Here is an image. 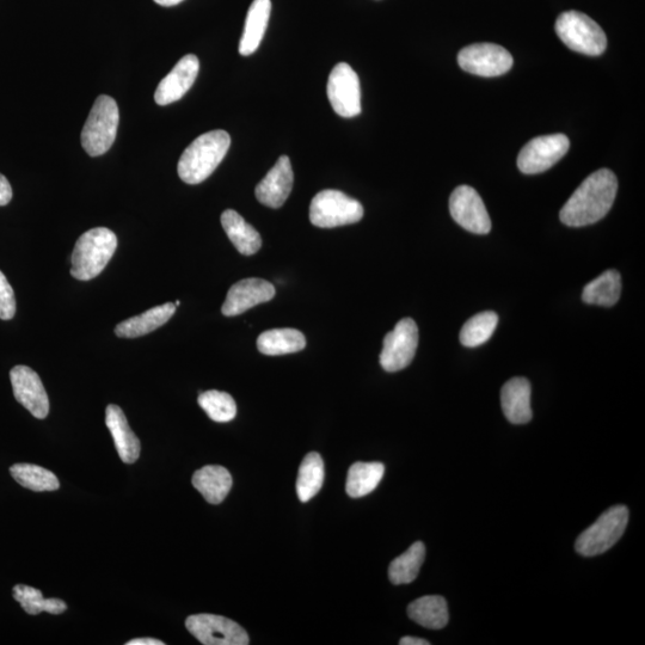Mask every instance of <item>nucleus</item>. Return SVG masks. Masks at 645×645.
Returning a JSON list of instances; mask_svg holds the SVG:
<instances>
[{"mask_svg": "<svg viewBox=\"0 0 645 645\" xmlns=\"http://www.w3.org/2000/svg\"><path fill=\"white\" fill-rule=\"evenodd\" d=\"M270 12H272L270 0H254L250 5L242 39L239 42V53L243 57L255 53L260 47L268 27Z\"/></svg>", "mask_w": 645, "mask_h": 645, "instance_id": "obj_21", "label": "nucleus"}, {"mask_svg": "<svg viewBox=\"0 0 645 645\" xmlns=\"http://www.w3.org/2000/svg\"><path fill=\"white\" fill-rule=\"evenodd\" d=\"M458 63L472 75L497 77L512 69L513 57L507 49L495 43H475L459 52Z\"/></svg>", "mask_w": 645, "mask_h": 645, "instance_id": "obj_10", "label": "nucleus"}, {"mask_svg": "<svg viewBox=\"0 0 645 645\" xmlns=\"http://www.w3.org/2000/svg\"><path fill=\"white\" fill-rule=\"evenodd\" d=\"M499 323V317L493 311H485L473 316L460 331V342L463 346L475 348L490 340Z\"/></svg>", "mask_w": 645, "mask_h": 645, "instance_id": "obj_30", "label": "nucleus"}, {"mask_svg": "<svg viewBox=\"0 0 645 645\" xmlns=\"http://www.w3.org/2000/svg\"><path fill=\"white\" fill-rule=\"evenodd\" d=\"M450 212L457 224L476 235H488L491 220L484 202L475 189L460 186L450 198Z\"/></svg>", "mask_w": 645, "mask_h": 645, "instance_id": "obj_13", "label": "nucleus"}, {"mask_svg": "<svg viewBox=\"0 0 645 645\" xmlns=\"http://www.w3.org/2000/svg\"><path fill=\"white\" fill-rule=\"evenodd\" d=\"M198 402L208 417L215 422H230L237 415L235 399L229 393L217 390L202 392Z\"/></svg>", "mask_w": 645, "mask_h": 645, "instance_id": "obj_33", "label": "nucleus"}, {"mask_svg": "<svg viewBox=\"0 0 645 645\" xmlns=\"http://www.w3.org/2000/svg\"><path fill=\"white\" fill-rule=\"evenodd\" d=\"M294 175L290 158L282 156L266 177L257 184L255 195L262 205L280 208L293 188Z\"/></svg>", "mask_w": 645, "mask_h": 645, "instance_id": "obj_17", "label": "nucleus"}, {"mask_svg": "<svg viewBox=\"0 0 645 645\" xmlns=\"http://www.w3.org/2000/svg\"><path fill=\"white\" fill-rule=\"evenodd\" d=\"M199 70V59L194 54H188L178 61L174 69L158 85L155 94L158 106H168L180 101L192 88L198 78Z\"/></svg>", "mask_w": 645, "mask_h": 645, "instance_id": "obj_16", "label": "nucleus"}, {"mask_svg": "<svg viewBox=\"0 0 645 645\" xmlns=\"http://www.w3.org/2000/svg\"><path fill=\"white\" fill-rule=\"evenodd\" d=\"M12 199V188L8 178L0 174V206H6Z\"/></svg>", "mask_w": 645, "mask_h": 645, "instance_id": "obj_35", "label": "nucleus"}, {"mask_svg": "<svg viewBox=\"0 0 645 645\" xmlns=\"http://www.w3.org/2000/svg\"><path fill=\"white\" fill-rule=\"evenodd\" d=\"M230 146V134L221 129L200 135L184 150L178 162L181 180L188 184L206 181L223 162Z\"/></svg>", "mask_w": 645, "mask_h": 645, "instance_id": "obj_2", "label": "nucleus"}, {"mask_svg": "<svg viewBox=\"0 0 645 645\" xmlns=\"http://www.w3.org/2000/svg\"><path fill=\"white\" fill-rule=\"evenodd\" d=\"M629 522V509L625 506H614L587 530L580 534L575 549L580 555L593 557L604 554L622 538Z\"/></svg>", "mask_w": 645, "mask_h": 645, "instance_id": "obj_6", "label": "nucleus"}, {"mask_svg": "<svg viewBox=\"0 0 645 645\" xmlns=\"http://www.w3.org/2000/svg\"><path fill=\"white\" fill-rule=\"evenodd\" d=\"M127 645H164L162 641L153 640V638H137L126 643Z\"/></svg>", "mask_w": 645, "mask_h": 645, "instance_id": "obj_36", "label": "nucleus"}, {"mask_svg": "<svg viewBox=\"0 0 645 645\" xmlns=\"http://www.w3.org/2000/svg\"><path fill=\"white\" fill-rule=\"evenodd\" d=\"M306 347L303 333L296 329L264 331L257 339V348L264 355L279 356L298 353Z\"/></svg>", "mask_w": 645, "mask_h": 645, "instance_id": "obj_25", "label": "nucleus"}, {"mask_svg": "<svg viewBox=\"0 0 645 645\" xmlns=\"http://www.w3.org/2000/svg\"><path fill=\"white\" fill-rule=\"evenodd\" d=\"M186 628L205 645H248L249 636L241 625L215 614H195L186 620Z\"/></svg>", "mask_w": 645, "mask_h": 645, "instance_id": "obj_9", "label": "nucleus"}, {"mask_svg": "<svg viewBox=\"0 0 645 645\" xmlns=\"http://www.w3.org/2000/svg\"><path fill=\"white\" fill-rule=\"evenodd\" d=\"M503 414L513 425H525L532 420L531 384L525 378H513L502 387Z\"/></svg>", "mask_w": 645, "mask_h": 645, "instance_id": "obj_18", "label": "nucleus"}, {"mask_svg": "<svg viewBox=\"0 0 645 645\" xmlns=\"http://www.w3.org/2000/svg\"><path fill=\"white\" fill-rule=\"evenodd\" d=\"M384 473L382 463H355L348 471L347 494L354 499L371 494L382 482Z\"/></svg>", "mask_w": 645, "mask_h": 645, "instance_id": "obj_27", "label": "nucleus"}, {"mask_svg": "<svg viewBox=\"0 0 645 645\" xmlns=\"http://www.w3.org/2000/svg\"><path fill=\"white\" fill-rule=\"evenodd\" d=\"M622 294V278L617 270H607L589 282L582 293V300L589 305L610 307L616 305Z\"/></svg>", "mask_w": 645, "mask_h": 645, "instance_id": "obj_26", "label": "nucleus"}, {"mask_svg": "<svg viewBox=\"0 0 645 645\" xmlns=\"http://www.w3.org/2000/svg\"><path fill=\"white\" fill-rule=\"evenodd\" d=\"M180 304H181L180 301H176L175 306L178 307L180 306Z\"/></svg>", "mask_w": 645, "mask_h": 645, "instance_id": "obj_39", "label": "nucleus"}, {"mask_svg": "<svg viewBox=\"0 0 645 645\" xmlns=\"http://www.w3.org/2000/svg\"><path fill=\"white\" fill-rule=\"evenodd\" d=\"M119 122V107L114 98L98 97L81 135L82 145L89 156L98 157L109 151L118 134Z\"/></svg>", "mask_w": 645, "mask_h": 645, "instance_id": "obj_4", "label": "nucleus"}, {"mask_svg": "<svg viewBox=\"0 0 645 645\" xmlns=\"http://www.w3.org/2000/svg\"><path fill=\"white\" fill-rule=\"evenodd\" d=\"M275 297V287L262 279H245L230 288L223 305V315L235 317Z\"/></svg>", "mask_w": 645, "mask_h": 645, "instance_id": "obj_15", "label": "nucleus"}, {"mask_svg": "<svg viewBox=\"0 0 645 645\" xmlns=\"http://www.w3.org/2000/svg\"><path fill=\"white\" fill-rule=\"evenodd\" d=\"M221 225L235 248L245 256L257 253L262 247V238L253 226L236 211L227 210L221 214Z\"/></svg>", "mask_w": 645, "mask_h": 645, "instance_id": "obj_23", "label": "nucleus"}, {"mask_svg": "<svg viewBox=\"0 0 645 645\" xmlns=\"http://www.w3.org/2000/svg\"><path fill=\"white\" fill-rule=\"evenodd\" d=\"M10 472L17 483L33 491H54L60 487L57 476L38 465L16 464L11 466Z\"/></svg>", "mask_w": 645, "mask_h": 645, "instance_id": "obj_31", "label": "nucleus"}, {"mask_svg": "<svg viewBox=\"0 0 645 645\" xmlns=\"http://www.w3.org/2000/svg\"><path fill=\"white\" fill-rule=\"evenodd\" d=\"M175 304L167 303L118 324L115 334L121 339H137L163 327L174 316Z\"/></svg>", "mask_w": 645, "mask_h": 645, "instance_id": "obj_20", "label": "nucleus"}, {"mask_svg": "<svg viewBox=\"0 0 645 645\" xmlns=\"http://www.w3.org/2000/svg\"><path fill=\"white\" fill-rule=\"evenodd\" d=\"M14 598L20 602L23 610L32 616L47 612L51 614H61L67 610L65 601L60 599H46L39 589L17 585L14 588Z\"/></svg>", "mask_w": 645, "mask_h": 645, "instance_id": "obj_32", "label": "nucleus"}, {"mask_svg": "<svg viewBox=\"0 0 645 645\" xmlns=\"http://www.w3.org/2000/svg\"><path fill=\"white\" fill-rule=\"evenodd\" d=\"M161 6H175L183 2V0H155Z\"/></svg>", "mask_w": 645, "mask_h": 645, "instance_id": "obj_38", "label": "nucleus"}, {"mask_svg": "<svg viewBox=\"0 0 645 645\" xmlns=\"http://www.w3.org/2000/svg\"><path fill=\"white\" fill-rule=\"evenodd\" d=\"M426 558V546L417 542L408 551L392 561L389 568V579L393 585H408L419 576Z\"/></svg>", "mask_w": 645, "mask_h": 645, "instance_id": "obj_29", "label": "nucleus"}, {"mask_svg": "<svg viewBox=\"0 0 645 645\" xmlns=\"http://www.w3.org/2000/svg\"><path fill=\"white\" fill-rule=\"evenodd\" d=\"M118 248V238L107 227H96L78 238L71 257V275L89 281L108 266Z\"/></svg>", "mask_w": 645, "mask_h": 645, "instance_id": "obj_3", "label": "nucleus"}, {"mask_svg": "<svg viewBox=\"0 0 645 645\" xmlns=\"http://www.w3.org/2000/svg\"><path fill=\"white\" fill-rule=\"evenodd\" d=\"M106 425L113 436L116 451L122 462L126 464L137 462L141 450L140 441L129 427L124 411L118 405H108Z\"/></svg>", "mask_w": 645, "mask_h": 645, "instance_id": "obj_19", "label": "nucleus"}, {"mask_svg": "<svg viewBox=\"0 0 645 645\" xmlns=\"http://www.w3.org/2000/svg\"><path fill=\"white\" fill-rule=\"evenodd\" d=\"M327 90L331 107L337 115L352 119L361 114L360 79L348 64L340 63L334 67Z\"/></svg>", "mask_w": 645, "mask_h": 645, "instance_id": "obj_12", "label": "nucleus"}, {"mask_svg": "<svg viewBox=\"0 0 645 645\" xmlns=\"http://www.w3.org/2000/svg\"><path fill=\"white\" fill-rule=\"evenodd\" d=\"M399 644L401 645H429L430 643L426 640H422V638H417V637H403L401 641H399Z\"/></svg>", "mask_w": 645, "mask_h": 645, "instance_id": "obj_37", "label": "nucleus"}, {"mask_svg": "<svg viewBox=\"0 0 645 645\" xmlns=\"http://www.w3.org/2000/svg\"><path fill=\"white\" fill-rule=\"evenodd\" d=\"M417 346H419V328L414 319L404 318L385 336L380 365L386 372L404 370L414 360Z\"/></svg>", "mask_w": 645, "mask_h": 645, "instance_id": "obj_8", "label": "nucleus"}, {"mask_svg": "<svg viewBox=\"0 0 645 645\" xmlns=\"http://www.w3.org/2000/svg\"><path fill=\"white\" fill-rule=\"evenodd\" d=\"M324 483V463L321 454L311 452L301 463L297 479V494L301 502H309Z\"/></svg>", "mask_w": 645, "mask_h": 645, "instance_id": "obj_28", "label": "nucleus"}, {"mask_svg": "<svg viewBox=\"0 0 645 645\" xmlns=\"http://www.w3.org/2000/svg\"><path fill=\"white\" fill-rule=\"evenodd\" d=\"M16 299L8 279L0 272V319L10 321L15 317Z\"/></svg>", "mask_w": 645, "mask_h": 645, "instance_id": "obj_34", "label": "nucleus"}, {"mask_svg": "<svg viewBox=\"0 0 645 645\" xmlns=\"http://www.w3.org/2000/svg\"><path fill=\"white\" fill-rule=\"evenodd\" d=\"M362 218L364 207L360 202L339 190H323L311 201L310 221L321 229L359 223Z\"/></svg>", "mask_w": 645, "mask_h": 645, "instance_id": "obj_7", "label": "nucleus"}, {"mask_svg": "<svg viewBox=\"0 0 645 645\" xmlns=\"http://www.w3.org/2000/svg\"><path fill=\"white\" fill-rule=\"evenodd\" d=\"M569 147L570 141L564 134L534 138L520 151L518 167L526 175L540 174L561 161Z\"/></svg>", "mask_w": 645, "mask_h": 645, "instance_id": "obj_11", "label": "nucleus"}, {"mask_svg": "<svg viewBox=\"0 0 645 645\" xmlns=\"http://www.w3.org/2000/svg\"><path fill=\"white\" fill-rule=\"evenodd\" d=\"M618 190L611 170L601 169L588 176L570 196L559 213L564 225L582 227L598 223L610 212Z\"/></svg>", "mask_w": 645, "mask_h": 645, "instance_id": "obj_1", "label": "nucleus"}, {"mask_svg": "<svg viewBox=\"0 0 645 645\" xmlns=\"http://www.w3.org/2000/svg\"><path fill=\"white\" fill-rule=\"evenodd\" d=\"M408 616L423 628L432 630L444 629L450 618L447 602L439 595H428L411 602Z\"/></svg>", "mask_w": 645, "mask_h": 645, "instance_id": "obj_24", "label": "nucleus"}, {"mask_svg": "<svg viewBox=\"0 0 645 645\" xmlns=\"http://www.w3.org/2000/svg\"><path fill=\"white\" fill-rule=\"evenodd\" d=\"M193 485L211 505H219L232 488V476L223 466L208 465L194 473Z\"/></svg>", "mask_w": 645, "mask_h": 645, "instance_id": "obj_22", "label": "nucleus"}, {"mask_svg": "<svg viewBox=\"0 0 645 645\" xmlns=\"http://www.w3.org/2000/svg\"><path fill=\"white\" fill-rule=\"evenodd\" d=\"M556 33L565 46L577 53L597 57L605 52L607 38L599 24L579 11H567L556 21Z\"/></svg>", "mask_w": 645, "mask_h": 645, "instance_id": "obj_5", "label": "nucleus"}, {"mask_svg": "<svg viewBox=\"0 0 645 645\" xmlns=\"http://www.w3.org/2000/svg\"><path fill=\"white\" fill-rule=\"evenodd\" d=\"M15 398L36 419H46L49 413V399L39 374L27 366H16L10 372Z\"/></svg>", "mask_w": 645, "mask_h": 645, "instance_id": "obj_14", "label": "nucleus"}]
</instances>
